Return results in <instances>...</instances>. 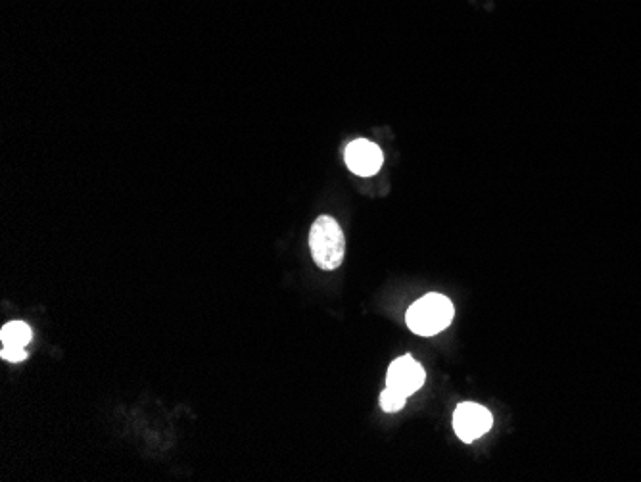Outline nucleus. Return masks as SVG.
<instances>
[{
	"label": "nucleus",
	"instance_id": "obj_7",
	"mask_svg": "<svg viewBox=\"0 0 641 482\" xmlns=\"http://www.w3.org/2000/svg\"><path fill=\"white\" fill-rule=\"evenodd\" d=\"M407 402L404 394L392 390V388H384L382 394H380V408L386 411V413H396V411L402 410Z\"/></svg>",
	"mask_w": 641,
	"mask_h": 482
},
{
	"label": "nucleus",
	"instance_id": "obj_8",
	"mask_svg": "<svg viewBox=\"0 0 641 482\" xmlns=\"http://www.w3.org/2000/svg\"><path fill=\"white\" fill-rule=\"evenodd\" d=\"M0 358L6 362L20 363L27 358V352H25V348H2Z\"/></svg>",
	"mask_w": 641,
	"mask_h": 482
},
{
	"label": "nucleus",
	"instance_id": "obj_3",
	"mask_svg": "<svg viewBox=\"0 0 641 482\" xmlns=\"http://www.w3.org/2000/svg\"><path fill=\"white\" fill-rule=\"evenodd\" d=\"M492 425H494L492 413L475 402H463L453 413V429L467 444L475 442L476 438L488 433Z\"/></svg>",
	"mask_w": 641,
	"mask_h": 482
},
{
	"label": "nucleus",
	"instance_id": "obj_4",
	"mask_svg": "<svg viewBox=\"0 0 641 482\" xmlns=\"http://www.w3.org/2000/svg\"><path fill=\"white\" fill-rule=\"evenodd\" d=\"M425 377L427 373L421 363L415 362L411 356H402L390 363L386 373V386L409 398L425 385Z\"/></svg>",
	"mask_w": 641,
	"mask_h": 482
},
{
	"label": "nucleus",
	"instance_id": "obj_1",
	"mask_svg": "<svg viewBox=\"0 0 641 482\" xmlns=\"http://www.w3.org/2000/svg\"><path fill=\"white\" fill-rule=\"evenodd\" d=\"M455 308L452 300L444 294L430 292L419 298L405 315L407 327L419 337H434L452 323Z\"/></svg>",
	"mask_w": 641,
	"mask_h": 482
},
{
	"label": "nucleus",
	"instance_id": "obj_6",
	"mask_svg": "<svg viewBox=\"0 0 641 482\" xmlns=\"http://www.w3.org/2000/svg\"><path fill=\"white\" fill-rule=\"evenodd\" d=\"M31 327L24 321H12L6 323L0 331V340L2 348H25L31 342Z\"/></svg>",
	"mask_w": 641,
	"mask_h": 482
},
{
	"label": "nucleus",
	"instance_id": "obj_5",
	"mask_svg": "<svg viewBox=\"0 0 641 482\" xmlns=\"http://www.w3.org/2000/svg\"><path fill=\"white\" fill-rule=\"evenodd\" d=\"M384 156L375 143L357 139L346 148V166L359 177H371L382 168Z\"/></svg>",
	"mask_w": 641,
	"mask_h": 482
},
{
	"label": "nucleus",
	"instance_id": "obj_2",
	"mask_svg": "<svg viewBox=\"0 0 641 482\" xmlns=\"http://www.w3.org/2000/svg\"><path fill=\"white\" fill-rule=\"evenodd\" d=\"M309 250L319 269L334 271L340 267L346 252V241L334 217L321 216L313 221L309 231Z\"/></svg>",
	"mask_w": 641,
	"mask_h": 482
}]
</instances>
